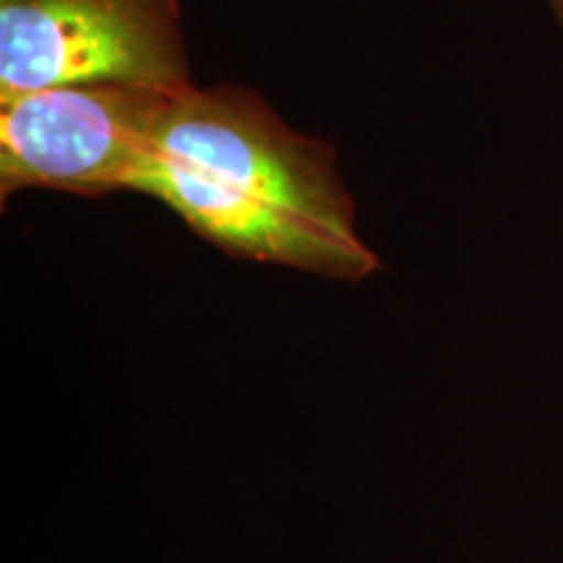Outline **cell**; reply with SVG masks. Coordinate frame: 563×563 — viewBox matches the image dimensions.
<instances>
[{
	"label": "cell",
	"mask_w": 563,
	"mask_h": 563,
	"mask_svg": "<svg viewBox=\"0 0 563 563\" xmlns=\"http://www.w3.org/2000/svg\"><path fill=\"white\" fill-rule=\"evenodd\" d=\"M131 191L162 201L238 258L344 282L378 269L334 152L245 89L183 91Z\"/></svg>",
	"instance_id": "6da1fadb"
},
{
	"label": "cell",
	"mask_w": 563,
	"mask_h": 563,
	"mask_svg": "<svg viewBox=\"0 0 563 563\" xmlns=\"http://www.w3.org/2000/svg\"><path fill=\"white\" fill-rule=\"evenodd\" d=\"M548 3H551V11H553V16L559 19V24L563 26V0H548Z\"/></svg>",
	"instance_id": "277c9868"
},
{
	"label": "cell",
	"mask_w": 563,
	"mask_h": 563,
	"mask_svg": "<svg viewBox=\"0 0 563 563\" xmlns=\"http://www.w3.org/2000/svg\"><path fill=\"white\" fill-rule=\"evenodd\" d=\"M102 81L194 89L178 0H0V100Z\"/></svg>",
	"instance_id": "3957f363"
},
{
	"label": "cell",
	"mask_w": 563,
	"mask_h": 563,
	"mask_svg": "<svg viewBox=\"0 0 563 563\" xmlns=\"http://www.w3.org/2000/svg\"><path fill=\"white\" fill-rule=\"evenodd\" d=\"M183 95V91H180ZM180 95L136 84H66L0 100V194L131 191Z\"/></svg>",
	"instance_id": "7a4b0ae2"
}]
</instances>
